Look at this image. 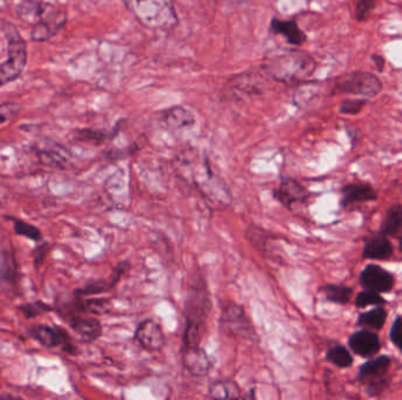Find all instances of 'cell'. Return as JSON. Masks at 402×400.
Instances as JSON below:
<instances>
[{"label":"cell","instance_id":"8992f818","mask_svg":"<svg viewBox=\"0 0 402 400\" xmlns=\"http://www.w3.org/2000/svg\"><path fill=\"white\" fill-rule=\"evenodd\" d=\"M219 324L221 333L228 336L240 339H252L257 335L251 318L245 313L243 306L232 302L223 305Z\"/></svg>","mask_w":402,"mask_h":400},{"label":"cell","instance_id":"60d3db41","mask_svg":"<svg viewBox=\"0 0 402 400\" xmlns=\"http://www.w3.org/2000/svg\"><path fill=\"white\" fill-rule=\"evenodd\" d=\"M375 1H378V0H375Z\"/></svg>","mask_w":402,"mask_h":400},{"label":"cell","instance_id":"f546056e","mask_svg":"<svg viewBox=\"0 0 402 400\" xmlns=\"http://www.w3.org/2000/svg\"><path fill=\"white\" fill-rule=\"evenodd\" d=\"M19 309L21 313H24L26 318L38 317L40 315L52 311V308L48 304H45L43 302H33V303L21 305Z\"/></svg>","mask_w":402,"mask_h":400},{"label":"cell","instance_id":"8fae6325","mask_svg":"<svg viewBox=\"0 0 402 400\" xmlns=\"http://www.w3.org/2000/svg\"><path fill=\"white\" fill-rule=\"evenodd\" d=\"M273 196L283 206L288 209H293L295 206L306 202L310 194L301 183L292 178H285L273 191Z\"/></svg>","mask_w":402,"mask_h":400},{"label":"cell","instance_id":"74e56055","mask_svg":"<svg viewBox=\"0 0 402 400\" xmlns=\"http://www.w3.org/2000/svg\"><path fill=\"white\" fill-rule=\"evenodd\" d=\"M372 60L374 61L375 66L378 68L379 72H383V67H385V58L381 56H372Z\"/></svg>","mask_w":402,"mask_h":400},{"label":"cell","instance_id":"277c9868","mask_svg":"<svg viewBox=\"0 0 402 400\" xmlns=\"http://www.w3.org/2000/svg\"><path fill=\"white\" fill-rule=\"evenodd\" d=\"M211 305L206 286H193L190 289L186 302L188 326L185 330L183 345H199L201 330L211 310Z\"/></svg>","mask_w":402,"mask_h":400},{"label":"cell","instance_id":"4316f807","mask_svg":"<svg viewBox=\"0 0 402 400\" xmlns=\"http://www.w3.org/2000/svg\"><path fill=\"white\" fill-rule=\"evenodd\" d=\"M17 281L16 262L8 255L0 260V284L14 286Z\"/></svg>","mask_w":402,"mask_h":400},{"label":"cell","instance_id":"6da1fadb","mask_svg":"<svg viewBox=\"0 0 402 400\" xmlns=\"http://www.w3.org/2000/svg\"><path fill=\"white\" fill-rule=\"evenodd\" d=\"M261 68L277 83L294 86L310 79L316 70V61L297 48H277L267 53Z\"/></svg>","mask_w":402,"mask_h":400},{"label":"cell","instance_id":"e0dca14e","mask_svg":"<svg viewBox=\"0 0 402 400\" xmlns=\"http://www.w3.org/2000/svg\"><path fill=\"white\" fill-rule=\"evenodd\" d=\"M163 121L168 128L173 131H179L191 127L195 123L194 114L183 106H173L165 109L163 113Z\"/></svg>","mask_w":402,"mask_h":400},{"label":"cell","instance_id":"7a4b0ae2","mask_svg":"<svg viewBox=\"0 0 402 400\" xmlns=\"http://www.w3.org/2000/svg\"><path fill=\"white\" fill-rule=\"evenodd\" d=\"M140 24L152 30L171 31L178 24L173 0H123Z\"/></svg>","mask_w":402,"mask_h":400},{"label":"cell","instance_id":"ab89813d","mask_svg":"<svg viewBox=\"0 0 402 400\" xmlns=\"http://www.w3.org/2000/svg\"><path fill=\"white\" fill-rule=\"evenodd\" d=\"M400 244H401V250H402V241L400 242Z\"/></svg>","mask_w":402,"mask_h":400},{"label":"cell","instance_id":"83f0119b","mask_svg":"<svg viewBox=\"0 0 402 400\" xmlns=\"http://www.w3.org/2000/svg\"><path fill=\"white\" fill-rule=\"evenodd\" d=\"M327 359L338 368H348L353 363L352 355L343 346H334L328 350Z\"/></svg>","mask_w":402,"mask_h":400},{"label":"cell","instance_id":"ba28073f","mask_svg":"<svg viewBox=\"0 0 402 400\" xmlns=\"http://www.w3.org/2000/svg\"><path fill=\"white\" fill-rule=\"evenodd\" d=\"M30 335L46 348L60 346L65 352L73 355L76 352V345L73 344L71 337L61 328H52L48 325H37L28 330Z\"/></svg>","mask_w":402,"mask_h":400},{"label":"cell","instance_id":"5b68a950","mask_svg":"<svg viewBox=\"0 0 402 400\" xmlns=\"http://www.w3.org/2000/svg\"><path fill=\"white\" fill-rule=\"evenodd\" d=\"M383 91V83L370 72H353L340 76L333 86V94H353L363 98H374Z\"/></svg>","mask_w":402,"mask_h":400},{"label":"cell","instance_id":"e575fe53","mask_svg":"<svg viewBox=\"0 0 402 400\" xmlns=\"http://www.w3.org/2000/svg\"><path fill=\"white\" fill-rule=\"evenodd\" d=\"M108 133L101 131H91V129H85L77 133V139L86 143H100L108 139Z\"/></svg>","mask_w":402,"mask_h":400},{"label":"cell","instance_id":"2e32d148","mask_svg":"<svg viewBox=\"0 0 402 400\" xmlns=\"http://www.w3.org/2000/svg\"><path fill=\"white\" fill-rule=\"evenodd\" d=\"M350 349L361 357H370L379 352L380 341L375 333L370 331H359L350 338Z\"/></svg>","mask_w":402,"mask_h":400},{"label":"cell","instance_id":"cb8c5ba5","mask_svg":"<svg viewBox=\"0 0 402 400\" xmlns=\"http://www.w3.org/2000/svg\"><path fill=\"white\" fill-rule=\"evenodd\" d=\"M246 238L261 253L268 251V244L271 240V235L267 233L266 230L261 229L260 227L250 226L247 228Z\"/></svg>","mask_w":402,"mask_h":400},{"label":"cell","instance_id":"4fadbf2b","mask_svg":"<svg viewBox=\"0 0 402 400\" xmlns=\"http://www.w3.org/2000/svg\"><path fill=\"white\" fill-rule=\"evenodd\" d=\"M360 282L365 288L376 293H388L394 286V277L381 266L370 264L363 269Z\"/></svg>","mask_w":402,"mask_h":400},{"label":"cell","instance_id":"9a60e30c","mask_svg":"<svg viewBox=\"0 0 402 400\" xmlns=\"http://www.w3.org/2000/svg\"><path fill=\"white\" fill-rule=\"evenodd\" d=\"M271 31L278 36L285 38L288 44L301 46L306 43L307 36L295 20H283L273 18L271 21Z\"/></svg>","mask_w":402,"mask_h":400},{"label":"cell","instance_id":"7c38bea8","mask_svg":"<svg viewBox=\"0 0 402 400\" xmlns=\"http://www.w3.org/2000/svg\"><path fill=\"white\" fill-rule=\"evenodd\" d=\"M134 338L143 349L151 352L160 351L165 345V335H163V329L153 319L141 322L134 333Z\"/></svg>","mask_w":402,"mask_h":400},{"label":"cell","instance_id":"d6986e66","mask_svg":"<svg viewBox=\"0 0 402 400\" xmlns=\"http://www.w3.org/2000/svg\"><path fill=\"white\" fill-rule=\"evenodd\" d=\"M376 198V193L368 185H348L343 189V204L354 202H368Z\"/></svg>","mask_w":402,"mask_h":400},{"label":"cell","instance_id":"30bf717a","mask_svg":"<svg viewBox=\"0 0 402 400\" xmlns=\"http://www.w3.org/2000/svg\"><path fill=\"white\" fill-rule=\"evenodd\" d=\"M181 361L192 376L203 377L211 371V358L200 345H183Z\"/></svg>","mask_w":402,"mask_h":400},{"label":"cell","instance_id":"ffe728a7","mask_svg":"<svg viewBox=\"0 0 402 400\" xmlns=\"http://www.w3.org/2000/svg\"><path fill=\"white\" fill-rule=\"evenodd\" d=\"M393 254V246L387 240L386 235L372 238L367 242L363 256L370 260H387Z\"/></svg>","mask_w":402,"mask_h":400},{"label":"cell","instance_id":"7402d4cb","mask_svg":"<svg viewBox=\"0 0 402 400\" xmlns=\"http://www.w3.org/2000/svg\"><path fill=\"white\" fill-rule=\"evenodd\" d=\"M208 397L212 399H237L241 397L239 385L230 379L217 381L208 388Z\"/></svg>","mask_w":402,"mask_h":400},{"label":"cell","instance_id":"d4e9b609","mask_svg":"<svg viewBox=\"0 0 402 400\" xmlns=\"http://www.w3.org/2000/svg\"><path fill=\"white\" fill-rule=\"evenodd\" d=\"M323 293H325L327 299L336 304H346L350 301L353 290L350 286H323Z\"/></svg>","mask_w":402,"mask_h":400},{"label":"cell","instance_id":"8d00e7d4","mask_svg":"<svg viewBox=\"0 0 402 400\" xmlns=\"http://www.w3.org/2000/svg\"><path fill=\"white\" fill-rule=\"evenodd\" d=\"M46 254H48V244H43V246L37 249L36 258H34L36 260V266H39L44 262L45 258H46Z\"/></svg>","mask_w":402,"mask_h":400},{"label":"cell","instance_id":"d6a6232c","mask_svg":"<svg viewBox=\"0 0 402 400\" xmlns=\"http://www.w3.org/2000/svg\"><path fill=\"white\" fill-rule=\"evenodd\" d=\"M375 0H358L355 6V18L358 21H365L370 18L374 10Z\"/></svg>","mask_w":402,"mask_h":400},{"label":"cell","instance_id":"f35d334b","mask_svg":"<svg viewBox=\"0 0 402 400\" xmlns=\"http://www.w3.org/2000/svg\"><path fill=\"white\" fill-rule=\"evenodd\" d=\"M231 1H234V3H247V1H253V0H231Z\"/></svg>","mask_w":402,"mask_h":400},{"label":"cell","instance_id":"d590c367","mask_svg":"<svg viewBox=\"0 0 402 400\" xmlns=\"http://www.w3.org/2000/svg\"><path fill=\"white\" fill-rule=\"evenodd\" d=\"M390 339L402 352V318H396L393 323V326L390 330Z\"/></svg>","mask_w":402,"mask_h":400},{"label":"cell","instance_id":"52a82bcc","mask_svg":"<svg viewBox=\"0 0 402 400\" xmlns=\"http://www.w3.org/2000/svg\"><path fill=\"white\" fill-rule=\"evenodd\" d=\"M68 23V14L63 10L48 5L43 18L33 25L31 39L33 41H46L56 36Z\"/></svg>","mask_w":402,"mask_h":400},{"label":"cell","instance_id":"484cf974","mask_svg":"<svg viewBox=\"0 0 402 400\" xmlns=\"http://www.w3.org/2000/svg\"><path fill=\"white\" fill-rule=\"evenodd\" d=\"M387 313L383 308H376V309L368 311V313L360 315L359 317V325H363L370 329L379 330L383 328V325L386 322Z\"/></svg>","mask_w":402,"mask_h":400},{"label":"cell","instance_id":"9c48e42d","mask_svg":"<svg viewBox=\"0 0 402 400\" xmlns=\"http://www.w3.org/2000/svg\"><path fill=\"white\" fill-rule=\"evenodd\" d=\"M388 357H379L376 359L363 364L359 371V379L368 384V392L378 394L379 390L383 388V377L390 368Z\"/></svg>","mask_w":402,"mask_h":400},{"label":"cell","instance_id":"4dcf8cb0","mask_svg":"<svg viewBox=\"0 0 402 400\" xmlns=\"http://www.w3.org/2000/svg\"><path fill=\"white\" fill-rule=\"evenodd\" d=\"M383 303H385V299L379 295V293L373 291V290H368V291L359 293L356 302H355V304L358 308H365L368 305H381Z\"/></svg>","mask_w":402,"mask_h":400},{"label":"cell","instance_id":"5bb4252c","mask_svg":"<svg viewBox=\"0 0 402 400\" xmlns=\"http://www.w3.org/2000/svg\"><path fill=\"white\" fill-rule=\"evenodd\" d=\"M68 321L71 325L72 329L81 337L83 341H88V343L97 341L103 333V326L100 324V322L94 317L70 315Z\"/></svg>","mask_w":402,"mask_h":400},{"label":"cell","instance_id":"44dd1931","mask_svg":"<svg viewBox=\"0 0 402 400\" xmlns=\"http://www.w3.org/2000/svg\"><path fill=\"white\" fill-rule=\"evenodd\" d=\"M48 5L34 0H25L17 10V14L20 19L28 24L36 25L48 10Z\"/></svg>","mask_w":402,"mask_h":400},{"label":"cell","instance_id":"3957f363","mask_svg":"<svg viewBox=\"0 0 402 400\" xmlns=\"http://www.w3.org/2000/svg\"><path fill=\"white\" fill-rule=\"evenodd\" d=\"M8 41V59L0 64V87L19 79L28 64V45L12 24L3 28Z\"/></svg>","mask_w":402,"mask_h":400},{"label":"cell","instance_id":"f1b7e54d","mask_svg":"<svg viewBox=\"0 0 402 400\" xmlns=\"http://www.w3.org/2000/svg\"><path fill=\"white\" fill-rule=\"evenodd\" d=\"M13 224H14V231L20 236H25V238H30L32 241H40L41 240V233L37 227L30 224V223L24 222L21 220H13Z\"/></svg>","mask_w":402,"mask_h":400},{"label":"cell","instance_id":"ac0fdd59","mask_svg":"<svg viewBox=\"0 0 402 400\" xmlns=\"http://www.w3.org/2000/svg\"><path fill=\"white\" fill-rule=\"evenodd\" d=\"M128 262H121L118 264V266L114 268L111 278L108 281L100 280V281L93 282V283L88 284L83 289L78 290L77 293H79L80 297H83V296H92V295L106 293L108 290H111L112 288L116 286L117 283L119 282L120 277L123 276V273L128 270Z\"/></svg>","mask_w":402,"mask_h":400},{"label":"cell","instance_id":"836d02e7","mask_svg":"<svg viewBox=\"0 0 402 400\" xmlns=\"http://www.w3.org/2000/svg\"><path fill=\"white\" fill-rule=\"evenodd\" d=\"M366 99H347L340 105L339 111L343 114L354 115L363 111L366 106Z\"/></svg>","mask_w":402,"mask_h":400},{"label":"cell","instance_id":"1f68e13d","mask_svg":"<svg viewBox=\"0 0 402 400\" xmlns=\"http://www.w3.org/2000/svg\"><path fill=\"white\" fill-rule=\"evenodd\" d=\"M20 109H21V107H20L19 103H0V126L12 121L19 114Z\"/></svg>","mask_w":402,"mask_h":400},{"label":"cell","instance_id":"603a6c76","mask_svg":"<svg viewBox=\"0 0 402 400\" xmlns=\"http://www.w3.org/2000/svg\"><path fill=\"white\" fill-rule=\"evenodd\" d=\"M402 228L401 206H393L387 211L386 218L383 223V235H394Z\"/></svg>","mask_w":402,"mask_h":400}]
</instances>
